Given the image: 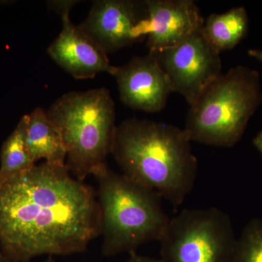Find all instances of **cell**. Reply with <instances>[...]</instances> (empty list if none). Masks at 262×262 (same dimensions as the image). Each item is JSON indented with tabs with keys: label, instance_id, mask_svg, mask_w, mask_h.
Here are the masks:
<instances>
[{
	"label": "cell",
	"instance_id": "9",
	"mask_svg": "<svg viewBox=\"0 0 262 262\" xmlns=\"http://www.w3.org/2000/svg\"><path fill=\"white\" fill-rule=\"evenodd\" d=\"M75 0L48 1L50 9L61 15L62 29L48 48V53L57 64L77 80L94 78L101 72L111 73L107 54L78 26L71 21L70 13Z\"/></svg>",
	"mask_w": 262,
	"mask_h": 262
},
{
	"label": "cell",
	"instance_id": "16",
	"mask_svg": "<svg viewBox=\"0 0 262 262\" xmlns=\"http://www.w3.org/2000/svg\"><path fill=\"white\" fill-rule=\"evenodd\" d=\"M130 256L125 262H162L160 259L147 257V256H141L136 252L129 253Z\"/></svg>",
	"mask_w": 262,
	"mask_h": 262
},
{
	"label": "cell",
	"instance_id": "17",
	"mask_svg": "<svg viewBox=\"0 0 262 262\" xmlns=\"http://www.w3.org/2000/svg\"><path fill=\"white\" fill-rule=\"evenodd\" d=\"M248 53V56L262 63V50L250 49Z\"/></svg>",
	"mask_w": 262,
	"mask_h": 262
},
{
	"label": "cell",
	"instance_id": "18",
	"mask_svg": "<svg viewBox=\"0 0 262 262\" xmlns=\"http://www.w3.org/2000/svg\"><path fill=\"white\" fill-rule=\"evenodd\" d=\"M253 145L256 146V149L259 151L262 155V130L256 136L253 140Z\"/></svg>",
	"mask_w": 262,
	"mask_h": 262
},
{
	"label": "cell",
	"instance_id": "2",
	"mask_svg": "<svg viewBox=\"0 0 262 262\" xmlns=\"http://www.w3.org/2000/svg\"><path fill=\"white\" fill-rule=\"evenodd\" d=\"M191 142L175 125L130 118L117 125L112 155L122 174L178 207L192 192L198 174Z\"/></svg>",
	"mask_w": 262,
	"mask_h": 262
},
{
	"label": "cell",
	"instance_id": "14",
	"mask_svg": "<svg viewBox=\"0 0 262 262\" xmlns=\"http://www.w3.org/2000/svg\"><path fill=\"white\" fill-rule=\"evenodd\" d=\"M28 115H24L9 137L5 141L0 155V184L33 168L36 163L26 139Z\"/></svg>",
	"mask_w": 262,
	"mask_h": 262
},
{
	"label": "cell",
	"instance_id": "8",
	"mask_svg": "<svg viewBox=\"0 0 262 262\" xmlns=\"http://www.w3.org/2000/svg\"><path fill=\"white\" fill-rule=\"evenodd\" d=\"M79 27L106 54L142 42L149 32L146 0H97Z\"/></svg>",
	"mask_w": 262,
	"mask_h": 262
},
{
	"label": "cell",
	"instance_id": "15",
	"mask_svg": "<svg viewBox=\"0 0 262 262\" xmlns=\"http://www.w3.org/2000/svg\"><path fill=\"white\" fill-rule=\"evenodd\" d=\"M231 262H262V220L254 219L245 227Z\"/></svg>",
	"mask_w": 262,
	"mask_h": 262
},
{
	"label": "cell",
	"instance_id": "1",
	"mask_svg": "<svg viewBox=\"0 0 262 262\" xmlns=\"http://www.w3.org/2000/svg\"><path fill=\"white\" fill-rule=\"evenodd\" d=\"M101 234L94 189L66 166L46 162L0 184V246L4 257L82 252Z\"/></svg>",
	"mask_w": 262,
	"mask_h": 262
},
{
	"label": "cell",
	"instance_id": "4",
	"mask_svg": "<svg viewBox=\"0 0 262 262\" xmlns=\"http://www.w3.org/2000/svg\"><path fill=\"white\" fill-rule=\"evenodd\" d=\"M96 178L104 256L136 252L141 245L160 241L170 219L158 193L108 167Z\"/></svg>",
	"mask_w": 262,
	"mask_h": 262
},
{
	"label": "cell",
	"instance_id": "20",
	"mask_svg": "<svg viewBox=\"0 0 262 262\" xmlns=\"http://www.w3.org/2000/svg\"><path fill=\"white\" fill-rule=\"evenodd\" d=\"M0 262H5L4 261V256L0 255Z\"/></svg>",
	"mask_w": 262,
	"mask_h": 262
},
{
	"label": "cell",
	"instance_id": "13",
	"mask_svg": "<svg viewBox=\"0 0 262 262\" xmlns=\"http://www.w3.org/2000/svg\"><path fill=\"white\" fill-rule=\"evenodd\" d=\"M249 19L244 7L213 13L205 20L201 32L219 53L234 49L246 37Z\"/></svg>",
	"mask_w": 262,
	"mask_h": 262
},
{
	"label": "cell",
	"instance_id": "10",
	"mask_svg": "<svg viewBox=\"0 0 262 262\" xmlns=\"http://www.w3.org/2000/svg\"><path fill=\"white\" fill-rule=\"evenodd\" d=\"M110 75L116 80L122 102L134 110L159 113L173 93L168 76L149 53L134 57L120 67L113 66Z\"/></svg>",
	"mask_w": 262,
	"mask_h": 262
},
{
	"label": "cell",
	"instance_id": "11",
	"mask_svg": "<svg viewBox=\"0 0 262 262\" xmlns=\"http://www.w3.org/2000/svg\"><path fill=\"white\" fill-rule=\"evenodd\" d=\"M146 4L149 18L146 44L150 54L178 46L204 25L192 0H146Z\"/></svg>",
	"mask_w": 262,
	"mask_h": 262
},
{
	"label": "cell",
	"instance_id": "6",
	"mask_svg": "<svg viewBox=\"0 0 262 262\" xmlns=\"http://www.w3.org/2000/svg\"><path fill=\"white\" fill-rule=\"evenodd\" d=\"M160 242L162 262H231L237 238L229 215L213 207L183 210Z\"/></svg>",
	"mask_w": 262,
	"mask_h": 262
},
{
	"label": "cell",
	"instance_id": "12",
	"mask_svg": "<svg viewBox=\"0 0 262 262\" xmlns=\"http://www.w3.org/2000/svg\"><path fill=\"white\" fill-rule=\"evenodd\" d=\"M26 139L33 161L45 160L56 166H66L67 149L59 129L42 108L28 115Z\"/></svg>",
	"mask_w": 262,
	"mask_h": 262
},
{
	"label": "cell",
	"instance_id": "19",
	"mask_svg": "<svg viewBox=\"0 0 262 262\" xmlns=\"http://www.w3.org/2000/svg\"><path fill=\"white\" fill-rule=\"evenodd\" d=\"M4 261L5 262H18V261H12V260L8 259V258L4 257ZM42 262H55L54 259H53V258L52 257V256H48V258L46 260V261H42Z\"/></svg>",
	"mask_w": 262,
	"mask_h": 262
},
{
	"label": "cell",
	"instance_id": "5",
	"mask_svg": "<svg viewBox=\"0 0 262 262\" xmlns=\"http://www.w3.org/2000/svg\"><path fill=\"white\" fill-rule=\"evenodd\" d=\"M262 101L259 74L245 66L229 69L191 105L184 130L191 141L235 145Z\"/></svg>",
	"mask_w": 262,
	"mask_h": 262
},
{
	"label": "cell",
	"instance_id": "7",
	"mask_svg": "<svg viewBox=\"0 0 262 262\" xmlns=\"http://www.w3.org/2000/svg\"><path fill=\"white\" fill-rule=\"evenodd\" d=\"M220 54L200 31L175 47L151 55L168 76L173 92L191 106L222 75Z\"/></svg>",
	"mask_w": 262,
	"mask_h": 262
},
{
	"label": "cell",
	"instance_id": "3",
	"mask_svg": "<svg viewBox=\"0 0 262 262\" xmlns=\"http://www.w3.org/2000/svg\"><path fill=\"white\" fill-rule=\"evenodd\" d=\"M47 114L64 141L66 168L77 180L97 177L107 168L117 126L115 103L107 89L67 93L53 103Z\"/></svg>",
	"mask_w": 262,
	"mask_h": 262
}]
</instances>
